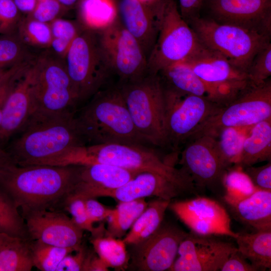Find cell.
I'll use <instances>...</instances> for the list:
<instances>
[{"instance_id": "obj_19", "label": "cell", "mask_w": 271, "mask_h": 271, "mask_svg": "<svg viewBox=\"0 0 271 271\" xmlns=\"http://www.w3.org/2000/svg\"><path fill=\"white\" fill-rule=\"evenodd\" d=\"M193 181L175 179L159 173L144 171L139 173L121 187L103 193L119 201H128L148 197L172 199L196 192Z\"/></svg>"}, {"instance_id": "obj_4", "label": "cell", "mask_w": 271, "mask_h": 271, "mask_svg": "<svg viewBox=\"0 0 271 271\" xmlns=\"http://www.w3.org/2000/svg\"><path fill=\"white\" fill-rule=\"evenodd\" d=\"M64 165L104 164L138 172H152L188 181L190 177L175 161L162 158L145 145L110 143L89 145L72 148L61 157Z\"/></svg>"}, {"instance_id": "obj_43", "label": "cell", "mask_w": 271, "mask_h": 271, "mask_svg": "<svg viewBox=\"0 0 271 271\" xmlns=\"http://www.w3.org/2000/svg\"><path fill=\"white\" fill-rule=\"evenodd\" d=\"M66 10L57 0H45L37 2L32 11L27 15L34 19L41 22L50 24Z\"/></svg>"}, {"instance_id": "obj_39", "label": "cell", "mask_w": 271, "mask_h": 271, "mask_svg": "<svg viewBox=\"0 0 271 271\" xmlns=\"http://www.w3.org/2000/svg\"><path fill=\"white\" fill-rule=\"evenodd\" d=\"M64 210L68 211L72 216L73 222L84 231L91 233V237L103 235L106 230L103 224L97 227L90 219L85 205V200L74 194H69L64 204Z\"/></svg>"}, {"instance_id": "obj_10", "label": "cell", "mask_w": 271, "mask_h": 271, "mask_svg": "<svg viewBox=\"0 0 271 271\" xmlns=\"http://www.w3.org/2000/svg\"><path fill=\"white\" fill-rule=\"evenodd\" d=\"M64 59L79 101L94 95L111 75L101 51L96 32L84 29L81 31Z\"/></svg>"}, {"instance_id": "obj_46", "label": "cell", "mask_w": 271, "mask_h": 271, "mask_svg": "<svg viewBox=\"0 0 271 271\" xmlns=\"http://www.w3.org/2000/svg\"><path fill=\"white\" fill-rule=\"evenodd\" d=\"M221 271H256V269L237 250L222 265Z\"/></svg>"}, {"instance_id": "obj_42", "label": "cell", "mask_w": 271, "mask_h": 271, "mask_svg": "<svg viewBox=\"0 0 271 271\" xmlns=\"http://www.w3.org/2000/svg\"><path fill=\"white\" fill-rule=\"evenodd\" d=\"M13 0H0V34H14L21 20Z\"/></svg>"}, {"instance_id": "obj_38", "label": "cell", "mask_w": 271, "mask_h": 271, "mask_svg": "<svg viewBox=\"0 0 271 271\" xmlns=\"http://www.w3.org/2000/svg\"><path fill=\"white\" fill-rule=\"evenodd\" d=\"M52 41L50 47L59 56H65L72 43L81 32L74 22L58 18L49 24Z\"/></svg>"}, {"instance_id": "obj_24", "label": "cell", "mask_w": 271, "mask_h": 271, "mask_svg": "<svg viewBox=\"0 0 271 271\" xmlns=\"http://www.w3.org/2000/svg\"><path fill=\"white\" fill-rule=\"evenodd\" d=\"M158 75L163 86L167 88L183 94L206 96L217 103V96L214 89L183 62L166 67Z\"/></svg>"}, {"instance_id": "obj_8", "label": "cell", "mask_w": 271, "mask_h": 271, "mask_svg": "<svg viewBox=\"0 0 271 271\" xmlns=\"http://www.w3.org/2000/svg\"><path fill=\"white\" fill-rule=\"evenodd\" d=\"M31 69L32 113L74 112L80 101L64 62L43 56L31 65Z\"/></svg>"}, {"instance_id": "obj_14", "label": "cell", "mask_w": 271, "mask_h": 271, "mask_svg": "<svg viewBox=\"0 0 271 271\" xmlns=\"http://www.w3.org/2000/svg\"><path fill=\"white\" fill-rule=\"evenodd\" d=\"M179 164L192 179L197 188L216 191L223 187L228 169L216 149V138L203 136L186 143Z\"/></svg>"}, {"instance_id": "obj_36", "label": "cell", "mask_w": 271, "mask_h": 271, "mask_svg": "<svg viewBox=\"0 0 271 271\" xmlns=\"http://www.w3.org/2000/svg\"><path fill=\"white\" fill-rule=\"evenodd\" d=\"M30 246L34 266L41 271H56L65 255L79 248L61 247L33 240Z\"/></svg>"}, {"instance_id": "obj_35", "label": "cell", "mask_w": 271, "mask_h": 271, "mask_svg": "<svg viewBox=\"0 0 271 271\" xmlns=\"http://www.w3.org/2000/svg\"><path fill=\"white\" fill-rule=\"evenodd\" d=\"M234 167L228 169L223 182L225 191L224 198L228 205L249 196L258 189L241 167Z\"/></svg>"}, {"instance_id": "obj_15", "label": "cell", "mask_w": 271, "mask_h": 271, "mask_svg": "<svg viewBox=\"0 0 271 271\" xmlns=\"http://www.w3.org/2000/svg\"><path fill=\"white\" fill-rule=\"evenodd\" d=\"M188 234L175 225L162 223L149 237L130 245L131 265L140 271L169 270L181 242Z\"/></svg>"}, {"instance_id": "obj_55", "label": "cell", "mask_w": 271, "mask_h": 271, "mask_svg": "<svg viewBox=\"0 0 271 271\" xmlns=\"http://www.w3.org/2000/svg\"><path fill=\"white\" fill-rule=\"evenodd\" d=\"M7 69H0V78L4 74Z\"/></svg>"}, {"instance_id": "obj_9", "label": "cell", "mask_w": 271, "mask_h": 271, "mask_svg": "<svg viewBox=\"0 0 271 271\" xmlns=\"http://www.w3.org/2000/svg\"><path fill=\"white\" fill-rule=\"evenodd\" d=\"M271 118V80L250 85L215 114L201 123L188 141L203 136L216 138L222 129L247 128Z\"/></svg>"}, {"instance_id": "obj_37", "label": "cell", "mask_w": 271, "mask_h": 271, "mask_svg": "<svg viewBox=\"0 0 271 271\" xmlns=\"http://www.w3.org/2000/svg\"><path fill=\"white\" fill-rule=\"evenodd\" d=\"M17 30L18 37L24 44L39 48L50 47L52 33L49 24L27 16L21 19Z\"/></svg>"}, {"instance_id": "obj_6", "label": "cell", "mask_w": 271, "mask_h": 271, "mask_svg": "<svg viewBox=\"0 0 271 271\" xmlns=\"http://www.w3.org/2000/svg\"><path fill=\"white\" fill-rule=\"evenodd\" d=\"M157 14V35L147 60L148 73L153 74L185 61L204 46L181 16L174 0H161Z\"/></svg>"}, {"instance_id": "obj_29", "label": "cell", "mask_w": 271, "mask_h": 271, "mask_svg": "<svg viewBox=\"0 0 271 271\" xmlns=\"http://www.w3.org/2000/svg\"><path fill=\"white\" fill-rule=\"evenodd\" d=\"M78 15L84 30L99 31L117 18V9L112 0H79Z\"/></svg>"}, {"instance_id": "obj_16", "label": "cell", "mask_w": 271, "mask_h": 271, "mask_svg": "<svg viewBox=\"0 0 271 271\" xmlns=\"http://www.w3.org/2000/svg\"><path fill=\"white\" fill-rule=\"evenodd\" d=\"M169 207L190 229L203 236L221 235L234 239L238 233L231 227V220L217 201L206 197L170 202Z\"/></svg>"}, {"instance_id": "obj_26", "label": "cell", "mask_w": 271, "mask_h": 271, "mask_svg": "<svg viewBox=\"0 0 271 271\" xmlns=\"http://www.w3.org/2000/svg\"><path fill=\"white\" fill-rule=\"evenodd\" d=\"M270 159L271 118L250 127L244 140L238 162L234 166L243 169Z\"/></svg>"}, {"instance_id": "obj_41", "label": "cell", "mask_w": 271, "mask_h": 271, "mask_svg": "<svg viewBox=\"0 0 271 271\" xmlns=\"http://www.w3.org/2000/svg\"><path fill=\"white\" fill-rule=\"evenodd\" d=\"M249 84L258 86L266 81L271 75V44L267 43L253 58L247 71Z\"/></svg>"}, {"instance_id": "obj_28", "label": "cell", "mask_w": 271, "mask_h": 271, "mask_svg": "<svg viewBox=\"0 0 271 271\" xmlns=\"http://www.w3.org/2000/svg\"><path fill=\"white\" fill-rule=\"evenodd\" d=\"M171 201L158 198L148 203L122 239L125 245L139 243L151 235L163 223Z\"/></svg>"}, {"instance_id": "obj_51", "label": "cell", "mask_w": 271, "mask_h": 271, "mask_svg": "<svg viewBox=\"0 0 271 271\" xmlns=\"http://www.w3.org/2000/svg\"><path fill=\"white\" fill-rule=\"evenodd\" d=\"M13 163H14L9 154L5 148L0 145V169Z\"/></svg>"}, {"instance_id": "obj_52", "label": "cell", "mask_w": 271, "mask_h": 271, "mask_svg": "<svg viewBox=\"0 0 271 271\" xmlns=\"http://www.w3.org/2000/svg\"><path fill=\"white\" fill-rule=\"evenodd\" d=\"M66 10L73 8L77 5L79 0H57Z\"/></svg>"}, {"instance_id": "obj_22", "label": "cell", "mask_w": 271, "mask_h": 271, "mask_svg": "<svg viewBox=\"0 0 271 271\" xmlns=\"http://www.w3.org/2000/svg\"><path fill=\"white\" fill-rule=\"evenodd\" d=\"M139 173L104 164L80 165L78 181L71 194L84 199L101 197L104 192L121 187Z\"/></svg>"}, {"instance_id": "obj_40", "label": "cell", "mask_w": 271, "mask_h": 271, "mask_svg": "<svg viewBox=\"0 0 271 271\" xmlns=\"http://www.w3.org/2000/svg\"><path fill=\"white\" fill-rule=\"evenodd\" d=\"M18 36L4 35L0 36V69H7L24 62L27 52Z\"/></svg>"}, {"instance_id": "obj_7", "label": "cell", "mask_w": 271, "mask_h": 271, "mask_svg": "<svg viewBox=\"0 0 271 271\" xmlns=\"http://www.w3.org/2000/svg\"><path fill=\"white\" fill-rule=\"evenodd\" d=\"M202 44L246 73L256 53L270 42V36L240 26L195 17L187 22ZM247 74V73H246Z\"/></svg>"}, {"instance_id": "obj_13", "label": "cell", "mask_w": 271, "mask_h": 271, "mask_svg": "<svg viewBox=\"0 0 271 271\" xmlns=\"http://www.w3.org/2000/svg\"><path fill=\"white\" fill-rule=\"evenodd\" d=\"M182 62L187 64L201 79L214 89L218 103L223 106L250 85L245 72L204 46Z\"/></svg>"}, {"instance_id": "obj_30", "label": "cell", "mask_w": 271, "mask_h": 271, "mask_svg": "<svg viewBox=\"0 0 271 271\" xmlns=\"http://www.w3.org/2000/svg\"><path fill=\"white\" fill-rule=\"evenodd\" d=\"M148 204L144 198L119 201L114 209H111L107 218L108 224L105 234L115 238L124 235Z\"/></svg>"}, {"instance_id": "obj_48", "label": "cell", "mask_w": 271, "mask_h": 271, "mask_svg": "<svg viewBox=\"0 0 271 271\" xmlns=\"http://www.w3.org/2000/svg\"><path fill=\"white\" fill-rule=\"evenodd\" d=\"M203 1V0H179L180 13L187 22L199 16L198 12Z\"/></svg>"}, {"instance_id": "obj_2", "label": "cell", "mask_w": 271, "mask_h": 271, "mask_svg": "<svg viewBox=\"0 0 271 271\" xmlns=\"http://www.w3.org/2000/svg\"><path fill=\"white\" fill-rule=\"evenodd\" d=\"M6 151L18 166L50 165L72 148L86 145L74 112L33 113Z\"/></svg>"}, {"instance_id": "obj_49", "label": "cell", "mask_w": 271, "mask_h": 271, "mask_svg": "<svg viewBox=\"0 0 271 271\" xmlns=\"http://www.w3.org/2000/svg\"><path fill=\"white\" fill-rule=\"evenodd\" d=\"M108 267L99 256L90 250L87 257L83 271H107Z\"/></svg>"}, {"instance_id": "obj_34", "label": "cell", "mask_w": 271, "mask_h": 271, "mask_svg": "<svg viewBox=\"0 0 271 271\" xmlns=\"http://www.w3.org/2000/svg\"><path fill=\"white\" fill-rule=\"evenodd\" d=\"M0 233L12 237L30 239L26 222L18 208L1 189Z\"/></svg>"}, {"instance_id": "obj_27", "label": "cell", "mask_w": 271, "mask_h": 271, "mask_svg": "<svg viewBox=\"0 0 271 271\" xmlns=\"http://www.w3.org/2000/svg\"><path fill=\"white\" fill-rule=\"evenodd\" d=\"M238 251L257 270L271 268V230L238 233Z\"/></svg>"}, {"instance_id": "obj_5", "label": "cell", "mask_w": 271, "mask_h": 271, "mask_svg": "<svg viewBox=\"0 0 271 271\" xmlns=\"http://www.w3.org/2000/svg\"><path fill=\"white\" fill-rule=\"evenodd\" d=\"M117 86L142 139L146 144L167 146L165 92L159 75L148 73Z\"/></svg>"}, {"instance_id": "obj_12", "label": "cell", "mask_w": 271, "mask_h": 271, "mask_svg": "<svg viewBox=\"0 0 271 271\" xmlns=\"http://www.w3.org/2000/svg\"><path fill=\"white\" fill-rule=\"evenodd\" d=\"M104 59L119 83L138 80L148 74L147 58L138 41L117 18L96 32Z\"/></svg>"}, {"instance_id": "obj_47", "label": "cell", "mask_w": 271, "mask_h": 271, "mask_svg": "<svg viewBox=\"0 0 271 271\" xmlns=\"http://www.w3.org/2000/svg\"><path fill=\"white\" fill-rule=\"evenodd\" d=\"M84 200L87 214L93 223L107 219L111 209L106 208L95 198H88Z\"/></svg>"}, {"instance_id": "obj_1", "label": "cell", "mask_w": 271, "mask_h": 271, "mask_svg": "<svg viewBox=\"0 0 271 271\" xmlns=\"http://www.w3.org/2000/svg\"><path fill=\"white\" fill-rule=\"evenodd\" d=\"M79 167L11 164L0 169V189L21 209V214L39 210L62 211L78 181Z\"/></svg>"}, {"instance_id": "obj_17", "label": "cell", "mask_w": 271, "mask_h": 271, "mask_svg": "<svg viewBox=\"0 0 271 271\" xmlns=\"http://www.w3.org/2000/svg\"><path fill=\"white\" fill-rule=\"evenodd\" d=\"M237 250L233 244L189 233L181 242L169 271H217Z\"/></svg>"}, {"instance_id": "obj_54", "label": "cell", "mask_w": 271, "mask_h": 271, "mask_svg": "<svg viewBox=\"0 0 271 271\" xmlns=\"http://www.w3.org/2000/svg\"><path fill=\"white\" fill-rule=\"evenodd\" d=\"M142 3L149 5H152L154 4V3H158L160 0H139Z\"/></svg>"}, {"instance_id": "obj_3", "label": "cell", "mask_w": 271, "mask_h": 271, "mask_svg": "<svg viewBox=\"0 0 271 271\" xmlns=\"http://www.w3.org/2000/svg\"><path fill=\"white\" fill-rule=\"evenodd\" d=\"M75 118L86 145L146 144L133 124L117 86L97 92Z\"/></svg>"}, {"instance_id": "obj_44", "label": "cell", "mask_w": 271, "mask_h": 271, "mask_svg": "<svg viewBox=\"0 0 271 271\" xmlns=\"http://www.w3.org/2000/svg\"><path fill=\"white\" fill-rule=\"evenodd\" d=\"M89 249L82 242L79 248L65 255L57 266L56 271H83Z\"/></svg>"}, {"instance_id": "obj_33", "label": "cell", "mask_w": 271, "mask_h": 271, "mask_svg": "<svg viewBox=\"0 0 271 271\" xmlns=\"http://www.w3.org/2000/svg\"><path fill=\"white\" fill-rule=\"evenodd\" d=\"M245 129L225 127L220 130L216 137L217 152L228 168L238 162L246 135L244 131Z\"/></svg>"}, {"instance_id": "obj_18", "label": "cell", "mask_w": 271, "mask_h": 271, "mask_svg": "<svg viewBox=\"0 0 271 271\" xmlns=\"http://www.w3.org/2000/svg\"><path fill=\"white\" fill-rule=\"evenodd\" d=\"M31 240L66 248L80 247L84 230L62 211L39 210L21 214Z\"/></svg>"}, {"instance_id": "obj_20", "label": "cell", "mask_w": 271, "mask_h": 271, "mask_svg": "<svg viewBox=\"0 0 271 271\" xmlns=\"http://www.w3.org/2000/svg\"><path fill=\"white\" fill-rule=\"evenodd\" d=\"M211 18L270 36L271 0H208Z\"/></svg>"}, {"instance_id": "obj_21", "label": "cell", "mask_w": 271, "mask_h": 271, "mask_svg": "<svg viewBox=\"0 0 271 271\" xmlns=\"http://www.w3.org/2000/svg\"><path fill=\"white\" fill-rule=\"evenodd\" d=\"M31 65L9 93L2 108L0 145L4 147L24 126L32 113Z\"/></svg>"}, {"instance_id": "obj_45", "label": "cell", "mask_w": 271, "mask_h": 271, "mask_svg": "<svg viewBox=\"0 0 271 271\" xmlns=\"http://www.w3.org/2000/svg\"><path fill=\"white\" fill-rule=\"evenodd\" d=\"M254 186L258 189L271 191V162L261 166L243 168Z\"/></svg>"}, {"instance_id": "obj_23", "label": "cell", "mask_w": 271, "mask_h": 271, "mask_svg": "<svg viewBox=\"0 0 271 271\" xmlns=\"http://www.w3.org/2000/svg\"><path fill=\"white\" fill-rule=\"evenodd\" d=\"M139 0H120L118 18L124 28L138 41L148 58L158 32L157 8Z\"/></svg>"}, {"instance_id": "obj_25", "label": "cell", "mask_w": 271, "mask_h": 271, "mask_svg": "<svg viewBox=\"0 0 271 271\" xmlns=\"http://www.w3.org/2000/svg\"><path fill=\"white\" fill-rule=\"evenodd\" d=\"M228 205L244 224L256 231L271 230V191L257 189L249 196Z\"/></svg>"}, {"instance_id": "obj_56", "label": "cell", "mask_w": 271, "mask_h": 271, "mask_svg": "<svg viewBox=\"0 0 271 271\" xmlns=\"http://www.w3.org/2000/svg\"><path fill=\"white\" fill-rule=\"evenodd\" d=\"M45 1V0H36L37 3L39 2H41V1Z\"/></svg>"}, {"instance_id": "obj_53", "label": "cell", "mask_w": 271, "mask_h": 271, "mask_svg": "<svg viewBox=\"0 0 271 271\" xmlns=\"http://www.w3.org/2000/svg\"><path fill=\"white\" fill-rule=\"evenodd\" d=\"M12 237L5 233H0V250Z\"/></svg>"}, {"instance_id": "obj_32", "label": "cell", "mask_w": 271, "mask_h": 271, "mask_svg": "<svg viewBox=\"0 0 271 271\" xmlns=\"http://www.w3.org/2000/svg\"><path fill=\"white\" fill-rule=\"evenodd\" d=\"M90 242L94 251L107 267L124 269L129 261V255L122 240L106 234L91 237Z\"/></svg>"}, {"instance_id": "obj_31", "label": "cell", "mask_w": 271, "mask_h": 271, "mask_svg": "<svg viewBox=\"0 0 271 271\" xmlns=\"http://www.w3.org/2000/svg\"><path fill=\"white\" fill-rule=\"evenodd\" d=\"M31 240L12 237L0 250V271L31 270Z\"/></svg>"}, {"instance_id": "obj_50", "label": "cell", "mask_w": 271, "mask_h": 271, "mask_svg": "<svg viewBox=\"0 0 271 271\" xmlns=\"http://www.w3.org/2000/svg\"><path fill=\"white\" fill-rule=\"evenodd\" d=\"M18 10L21 13H31L34 10L36 3V0H13Z\"/></svg>"}, {"instance_id": "obj_11", "label": "cell", "mask_w": 271, "mask_h": 271, "mask_svg": "<svg viewBox=\"0 0 271 271\" xmlns=\"http://www.w3.org/2000/svg\"><path fill=\"white\" fill-rule=\"evenodd\" d=\"M164 89L167 146L177 152L201 123L224 106L206 96L183 94L164 86Z\"/></svg>"}]
</instances>
